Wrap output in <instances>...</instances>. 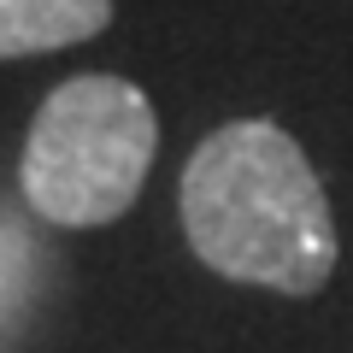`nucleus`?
<instances>
[{"label": "nucleus", "mask_w": 353, "mask_h": 353, "mask_svg": "<svg viewBox=\"0 0 353 353\" xmlns=\"http://www.w3.org/2000/svg\"><path fill=\"white\" fill-rule=\"evenodd\" d=\"M159 153V118L148 88L88 71L36 106L24 136L18 189L36 218L59 230H101L136 206Z\"/></svg>", "instance_id": "f03ea898"}, {"label": "nucleus", "mask_w": 353, "mask_h": 353, "mask_svg": "<svg viewBox=\"0 0 353 353\" xmlns=\"http://www.w3.org/2000/svg\"><path fill=\"white\" fill-rule=\"evenodd\" d=\"M194 259L230 283L312 301L336 277V212L301 141L271 118L212 130L176 189Z\"/></svg>", "instance_id": "f257e3e1"}, {"label": "nucleus", "mask_w": 353, "mask_h": 353, "mask_svg": "<svg viewBox=\"0 0 353 353\" xmlns=\"http://www.w3.org/2000/svg\"><path fill=\"white\" fill-rule=\"evenodd\" d=\"M112 24V0H0V59L88 41Z\"/></svg>", "instance_id": "7ed1b4c3"}]
</instances>
